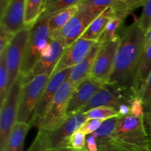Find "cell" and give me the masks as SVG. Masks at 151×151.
I'll return each mask as SVG.
<instances>
[{
    "mask_svg": "<svg viewBox=\"0 0 151 151\" xmlns=\"http://www.w3.org/2000/svg\"><path fill=\"white\" fill-rule=\"evenodd\" d=\"M145 33L138 20L127 27L119 35L114 68L109 84L131 99L136 92L137 72L140 57L145 49Z\"/></svg>",
    "mask_w": 151,
    "mask_h": 151,
    "instance_id": "6da1fadb",
    "label": "cell"
},
{
    "mask_svg": "<svg viewBox=\"0 0 151 151\" xmlns=\"http://www.w3.org/2000/svg\"><path fill=\"white\" fill-rule=\"evenodd\" d=\"M97 145L99 151H151L145 116L120 117L113 135Z\"/></svg>",
    "mask_w": 151,
    "mask_h": 151,
    "instance_id": "7a4b0ae2",
    "label": "cell"
},
{
    "mask_svg": "<svg viewBox=\"0 0 151 151\" xmlns=\"http://www.w3.org/2000/svg\"><path fill=\"white\" fill-rule=\"evenodd\" d=\"M49 19L50 17H41L31 28L20 69L23 77L30 72L52 39L49 28Z\"/></svg>",
    "mask_w": 151,
    "mask_h": 151,
    "instance_id": "3957f363",
    "label": "cell"
},
{
    "mask_svg": "<svg viewBox=\"0 0 151 151\" xmlns=\"http://www.w3.org/2000/svg\"><path fill=\"white\" fill-rule=\"evenodd\" d=\"M51 75H38L27 83H23L21 91L16 122L29 123L41 100Z\"/></svg>",
    "mask_w": 151,
    "mask_h": 151,
    "instance_id": "277c9868",
    "label": "cell"
},
{
    "mask_svg": "<svg viewBox=\"0 0 151 151\" xmlns=\"http://www.w3.org/2000/svg\"><path fill=\"white\" fill-rule=\"evenodd\" d=\"M23 85V75L19 73L17 79L1 105L0 110V151L4 149L12 128L16 122L21 91Z\"/></svg>",
    "mask_w": 151,
    "mask_h": 151,
    "instance_id": "5b68a950",
    "label": "cell"
},
{
    "mask_svg": "<svg viewBox=\"0 0 151 151\" xmlns=\"http://www.w3.org/2000/svg\"><path fill=\"white\" fill-rule=\"evenodd\" d=\"M75 88L68 78L53 97L39 129L52 131L64 122L67 118L66 111Z\"/></svg>",
    "mask_w": 151,
    "mask_h": 151,
    "instance_id": "8992f818",
    "label": "cell"
},
{
    "mask_svg": "<svg viewBox=\"0 0 151 151\" xmlns=\"http://www.w3.org/2000/svg\"><path fill=\"white\" fill-rule=\"evenodd\" d=\"M31 28L25 27L15 34L4 52L6 66L9 75L8 92L20 73L24 53Z\"/></svg>",
    "mask_w": 151,
    "mask_h": 151,
    "instance_id": "52a82bcc",
    "label": "cell"
},
{
    "mask_svg": "<svg viewBox=\"0 0 151 151\" xmlns=\"http://www.w3.org/2000/svg\"><path fill=\"white\" fill-rule=\"evenodd\" d=\"M119 37L115 40L100 43V49L93 64L90 78L103 84H109L114 68Z\"/></svg>",
    "mask_w": 151,
    "mask_h": 151,
    "instance_id": "ba28073f",
    "label": "cell"
},
{
    "mask_svg": "<svg viewBox=\"0 0 151 151\" xmlns=\"http://www.w3.org/2000/svg\"><path fill=\"white\" fill-rule=\"evenodd\" d=\"M67 47L60 38H52L48 47L42 52L41 56L30 72L23 77V83L29 82L35 76L47 73L52 76L53 70L65 52Z\"/></svg>",
    "mask_w": 151,
    "mask_h": 151,
    "instance_id": "9c48e42d",
    "label": "cell"
},
{
    "mask_svg": "<svg viewBox=\"0 0 151 151\" xmlns=\"http://www.w3.org/2000/svg\"><path fill=\"white\" fill-rule=\"evenodd\" d=\"M72 69H73V67L62 70L60 72L54 74L50 78V81H49L48 84L45 88V91H44L42 97H41L40 103L38 104V107H37L36 110L34 113L33 116H32V119L29 122L31 126L36 127V128H38V129L41 128V125L42 124L43 120H44V116H45L47 109H48L50 103L52 100L53 97H55L56 93L58 91L60 87L62 86V85L69 78Z\"/></svg>",
    "mask_w": 151,
    "mask_h": 151,
    "instance_id": "30bf717a",
    "label": "cell"
},
{
    "mask_svg": "<svg viewBox=\"0 0 151 151\" xmlns=\"http://www.w3.org/2000/svg\"><path fill=\"white\" fill-rule=\"evenodd\" d=\"M100 14V13L91 10L80 9L79 11L55 37L60 38L68 48L71 44L82 36L88 25Z\"/></svg>",
    "mask_w": 151,
    "mask_h": 151,
    "instance_id": "8fae6325",
    "label": "cell"
},
{
    "mask_svg": "<svg viewBox=\"0 0 151 151\" xmlns=\"http://www.w3.org/2000/svg\"><path fill=\"white\" fill-rule=\"evenodd\" d=\"M86 119L83 114H76L67 116L64 122L55 130L49 131L50 148L53 150L67 148L71 136L81 129Z\"/></svg>",
    "mask_w": 151,
    "mask_h": 151,
    "instance_id": "7c38bea8",
    "label": "cell"
},
{
    "mask_svg": "<svg viewBox=\"0 0 151 151\" xmlns=\"http://www.w3.org/2000/svg\"><path fill=\"white\" fill-rule=\"evenodd\" d=\"M98 41H90L80 38L66 50L60 60L55 67L52 76L57 72L72 68L78 65L91 51ZM51 76V77H52Z\"/></svg>",
    "mask_w": 151,
    "mask_h": 151,
    "instance_id": "4fadbf2b",
    "label": "cell"
},
{
    "mask_svg": "<svg viewBox=\"0 0 151 151\" xmlns=\"http://www.w3.org/2000/svg\"><path fill=\"white\" fill-rule=\"evenodd\" d=\"M26 0H9L1 13L0 27L15 35L24 29Z\"/></svg>",
    "mask_w": 151,
    "mask_h": 151,
    "instance_id": "5bb4252c",
    "label": "cell"
},
{
    "mask_svg": "<svg viewBox=\"0 0 151 151\" xmlns=\"http://www.w3.org/2000/svg\"><path fill=\"white\" fill-rule=\"evenodd\" d=\"M104 85L106 84L89 78L77 86L74 90L69 101L66 116H69L78 114Z\"/></svg>",
    "mask_w": 151,
    "mask_h": 151,
    "instance_id": "9a60e30c",
    "label": "cell"
},
{
    "mask_svg": "<svg viewBox=\"0 0 151 151\" xmlns=\"http://www.w3.org/2000/svg\"><path fill=\"white\" fill-rule=\"evenodd\" d=\"M100 44L98 42L91 49V51L84 58L83 60H81L78 65L74 66L72 69L70 76L69 78V81L73 84L75 88L91 77V69H92L94 60L100 49Z\"/></svg>",
    "mask_w": 151,
    "mask_h": 151,
    "instance_id": "2e32d148",
    "label": "cell"
},
{
    "mask_svg": "<svg viewBox=\"0 0 151 151\" xmlns=\"http://www.w3.org/2000/svg\"><path fill=\"white\" fill-rule=\"evenodd\" d=\"M116 9L114 6L106 8L91 22L81 38L90 41H99L109 22L116 15Z\"/></svg>",
    "mask_w": 151,
    "mask_h": 151,
    "instance_id": "e0dca14e",
    "label": "cell"
},
{
    "mask_svg": "<svg viewBox=\"0 0 151 151\" xmlns=\"http://www.w3.org/2000/svg\"><path fill=\"white\" fill-rule=\"evenodd\" d=\"M151 73V45L145 47L139 61L136 81V92L139 97Z\"/></svg>",
    "mask_w": 151,
    "mask_h": 151,
    "instance_id": "ac0fdd59",
    "label": "cell"
},
{
    "mask_svg": "<svg viewBox=\"0 0 151 151\" xmlns=\"http://www.w3.org/2000/svg\"><path fill=\"white\" fill-rule=\"evenodd\" d=\"M30 126V123L16 122L12 128L5 146L1 151H24V142Z\"/></svg>",
    "mask_w": 151,
    "mask_h": 151,
    "instance_id": "d6986e66",
    "label": "cell"
},
{
    "mask_svg": "<svg viewBox=\"0 0 151 151\" xmlns=\"http://www.w3.org/2000/svg\"><path fill=\"white\" fill-rule=\"evenodd\" d=\"M79 10L80 5L72 6L68 8L63 9L52 16H48L50 17L49 28L52 38L55 36L61 30L62 28L79 11Z\"/></svg>",
    "mask_w": 151,
    "mask_h": 151,
    "instance_id": "ffe728a7",
    "label": "cell"
},
{
    "mask_svg": "<svg viewBox=\"0 0 151 151\" xmlns=\"http://www.w3.org/2000/svg\"><path fill=\"white\" fill-rule=\"evenodd\" d=\"M49 0H26L24 24L27 27H32L40 19L45 10Z\"/></svg>",
    "mask_w": 151,
    "mask_h": 151,
    "instance_id": "44dd1931",
    "label": "cell"
},
{
    "mask_svg": "<svg viewBox=\"0 0 151 151\" xmlns=\"http://www.w3.org/2000/svg\"><path fill=\"white\" fill-rule=\"evenodd\" d=\"M119 118H120L119 116H117V117L106 119L102 123L100 128L95 132L91 134V135L96 138L97 143L106 141L113 135L118 125Z\"/></svg>",
    "mask_w": 151,
    "mask_h": 151,
    "instance_id": "7402d4cb",
    "label": "cell"
},
{
    "mask_svg": "<svg viewBox=\"0 0 151 151\" xmlns=\"http://www.w3.org/2000/svg\"><path fill=\"white\" fill-rule=\"evenodd\" d=\"M86 0H50L46 6L41 17H48L54 13L72 6L81 5Z\"/></svg>",
    "mask_w": 151,
    "mask_h": 151,
    "instance_id": "603a6c76",
    "label": "cell"
},
{
    "mask_svg": "<svg viewBox=\"0 0 151 151\" xmlns=\"http://www.w3.org/2000/svg\"><path fill=\"white\" fill-rule=\"evenodd\" d=\"M86 119H97L100 120H106L111 118L119 116L117 110L114 108L111 107H98L96 109H91L86 113H83ZM120 117V116H119Z\"/></svg>",
    "mask_w": 151,
    "mask_h": 151,
    "instance_id": "cb8c5ba5",
    "label": "cell"
},
{
    "mask_svg": "<svg viewBox=\"0 0 151 151\" xmlns=\"http://www.w3.org/2000/svg\"><path fill=\"white\" fill-rule=\"evenodd\" d=\"M9 75L5 63L4 53L0 55V106L8 94Z\"/></svg>",
    "mask_w": 151,
    "mask_h": 151,
    "instance_id": "d4e9b609",
    "label": "cell"
},
{
    "mask_svg": "<svg viewBox=\"0 0 151 151\" xmlns=\"http://www.w3.org/2000/svg\"><path fill=\"white\" fill-rule=\"evenodd\" d=\"M119 2H121L119 0H86L80 5V9L91 10L101 13L106 8Z\"/></svg>",
    "mask_w": 151,
    "mask_h": 151,
    "instance_id": "484cf974",
    "label": "cell"
},
{
    "mask_svg": "<svg viewBox=\"0 0 151 151\" xmlns=\"http://www.w3.org/2000/svg\"><path fill=\"white\" fill-rule=\"evenodd\" d=\"M49 131L38 130V134L27 151H50Z\"/></svg>",
    "mask_w": 151,
    "mask_h": 151,
    "instance_id": "4316f807",
    "label": "cell"
},
{
    "mask_svg": "<svg viewBox=\"0 0 151 151\" xmlns=\"http://www.w3.org/2000/svg\"><path fill=\"white\" fill-rule=\"evenodd\" d=\"M86 136L81 130L75 131L69 138L67 148L75 151H88L86 145Z\"/></svg>",
    "mask_w": 151,
    "mask_h": 151,
    "instance_id": "83f0119b",
    "label": "cell"
},
{
    "mask_svg": "<svg viewBox=\"0 0 151 151\" xmlns=\"http://www.w3.org/2000/svg\"><path fill=\"white\" fill-rule=\"evenodd\" d=\"M138 22L142 30L146 34L151 27V0H145L143 6L142 13L138 19Z\"/></svg>",
    "mask_w": 151,
    "mask_h": 151,
    "instance_id": "f1b7e54d",
    "label": "cell"
},
{
    "mask_svg": "<svg viewBox=\"0 0 151 151\" xmlns=\"http://www.w3.org/2000/svg\"><path fill=\"white\" fill-rule=\"evenodd\" d=\"M139 97H141L144 103L145 111H147V114L151 113V73L145 86L140 93Z\"/></svg>",
    "mask_w": 151,
    "mask_h": 151,
    "instance_id": "f546056e",
    "label": "cell"
},
{
    "mask_svg": "<svg viewBox=\"0 0 151 151\" xmlns=\"http://www.w3.org/2000/svg\"><path fill=\"white\" fill-rule=\"evenodd\" d=\"M131 114L137 117H144L145 106L142 100L139 96L134 97L131 102Z\"/></svg>",
    "mask_w": 151,
    "mask_h": 151,
    "instance_id": "4dcf8cb0",
    "label": "cell"
},
{
    "mask_svg": "<svg viewBox=\"0 0 151 151\" xmlns=\"http://www.w3.org/2000/svg\"><path fill=\"white\" fill-rule=\"evenodd\" d=\"M103 122L104 121L100 120V119H88L84 122V124L82 125L80 130H81L86 135H89V134L95 132L100 128Z\"/></svg>",
    "mask_w": 151,
    "mask_h": 151,
    "instance_id": "1f68e13d",
    "label": "cell"
},
{
    "mask_svg": "<svg viewBox=\"0 0 151 151\" xmlns=\"http://www.w3.org/2000/svg\"><path fill=\"white\" fill-rule=\"evenodd\" d=\"M13 36V34L10 33L3 28L0 27V55L4 52Z\"/></svg>",
    "mask_w": 151,
    "mask_h": 151,
    "instance_id": "d6a6232c",
    "label": "cell"
},
{
    "mask_svg": "<svg viewBox=\"0 0 151 151\" xmlns=\"http://www.w3.org/2000/svg\"><path fill=\"white\" fill-rule=\"evenodd\" d=\"M86 145L88 151H99L97 139L91 134L88 135L86 139Z\"/></svg>",
    "mask_w": 151,
    "mask_h": 151,
    "instance_id": "836d02e7",
    "label": "cell"
},
{
    "mask_svg": "<svg viewBox=\"0 0 151 151\" xmlns=\"http://www.w3.org/2000/svg\"><path fill=\"white\" fill-rule=\"evenodd\" d=\"M117 111L120 117L130 115L131 114V106L129 103H122L118 107Z\"/></svg>",
    "mask_w": 151,
    "mask_h": 151,
    "instance_id": "e575fe53",
    "label": "cell"
},
{
    "mask_svg": "<svg viewBox=\"0 0 151 151\" xmlns=\"http://www.w3.org/2000/svg\"><path fill=\"white\" fill-rule=\"evenodd\" d=\"M151 45V27L145 34V47Z\"/></svg>",
    "mask_w": 151,
    "mask_h": 151,
    "instance_id": "d590c367",
    "label": "cell"
},
{
    "mask_svg": "<svg viewBox=\"0 0 151 151\" xmlns=\"http://www.w3.org/2000/svg\"><path fill=\"white\" fill-rule=\"evenodd\" d=\"M9 0H0V7H1V13L4 10V9L5 8L6 5H7V2H8Z\"/></svg>",
    "mask_w": 151,
    "mask_h": 151,
    "instance_id": "8d00e7d4",
    "label": "cell"
},
{
    "mask_svg": "<svg viewBox=\"0 0 151 151\" xmlns=\"http://www.w3.org/2000/svg\"><path fill=\"white\" fill-rule=\"evenodd\" d=\"M50 151H75V150H71V149H69V148H62V149H56V150L51 149Z\"/></svg>",
    "mask_w": 151,
    "mask_h": 151,
    "instance_id": "74e56055",
    "label": "cell"
},
{
    "mask_svg": "<svg viewBox=\"0 0 151 151\" xmlns=\"http://www.w3.org/2000/svg\"><path fill=\"white\" fill-rule=\"evenodd\" d=\"M147 116H148V117H147V120H148L149 124L150 125V128H151V114H147Z\"/></svg>",
    "mask_w": 151,
    "mask_h": 151,
    "instance_id": "f35d334b",
    "label": "cell"
},
{
    "mask_svg": "<svg viewBox=\"0 0 151 151\" xmlns=\"http://www.w3.org/2000/svg\"><path fill=\"white\" fill-rule=\"evenodd\" d=\"M134 1H136V0H125V3H132Z\"/></svg>",
    "mask_w": 151,
    "mask_h": 151,
    "instance_id": "ab89813d",
    "label": "cell"
},
{
    "mask_svg": "<svg viewBox=\"0 0 151 151\" xmlns=\"http://www.w3.org/2000/svg\"><path fill=\"white\" fill-rule=\"evenodd\" d=\"M119 1H120L121 2H125V0H119Z\"/></svg>",
    "mask_w": 151,
    "mask_h": 151,
    "instance_id": "60d3db41",
    "label": "cell"
},
{
    "mask_svg": "<svg viewBox=\"0 0 151 151\" xmlns=\"http://www.w3.org/2000/svg\"><path fill=\"white\" fill-rule=\"evenodd\" d=\"M49 1H50V0H49Z\"/></svg>",
    "mask_w": 151,
    "mask_h": 151,
    "instance_id": "b9f144b4",
    "label": "cell"
},
{
    "mask_svg": "<svg viewBox=\"0 0 151 151\" xmlns=\"http://www.w3.org/2000/svg\"><path fill=\"white\" fill-rule=\"evenodd\" d=\"M150 114H151V113H150Z\"/></svg>",
    "mask_w": 151,
    "mask_h": 151,
    "instance_id": "7bdbcfd3",
    "label": "cell"
}]
</instances>
